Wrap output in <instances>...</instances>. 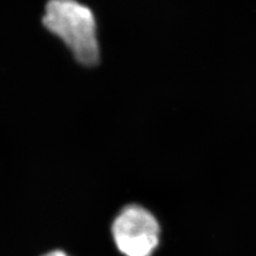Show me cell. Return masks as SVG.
<instances>
[{"label":"cell","mask_w":256,"mask_h":256,"mask_svg":"<svg viewBox=\"0 0 256 256\" xmlns=\"http://www.w3.org/2000/svg\"><path fill=\"white\" fill-rule=\"evenodd\" d=\"M48 30L60 37L84 66H94L100 57L96 22L90 8L76 0H49L43 17Z\"/></svg>","instance_id":"cell-1"},{"label":"cell","mask_w":256,"mask_h":256,"mask_svg":"<svg viewBox=\"0 0 256 256\" xmlns=\"http://www.w3.org/2000/svg\"><path fill=\"white\" fill-rule=\"evenodd\" d=\"M43 256H69L68 254H66L64 252H60V250H54L51 252H48V254L43 255Z\"/></svg>","instance_id":"cell-3"},{"label":"cell","mask_w":256,"mask_h":256,"mask_svg":"<svg viewBox=\"0 0 256 256\" xmlns=\"http://www.w3.org/2000/svg\"><path fill=\"white\" fill-rule=\"evenodd\" d=\"M112 234L124 256H152L159 244L160 226L151 211L132 204L115 217Z\"/></svg>","instance_id":"cell-2"}]
</instances>
